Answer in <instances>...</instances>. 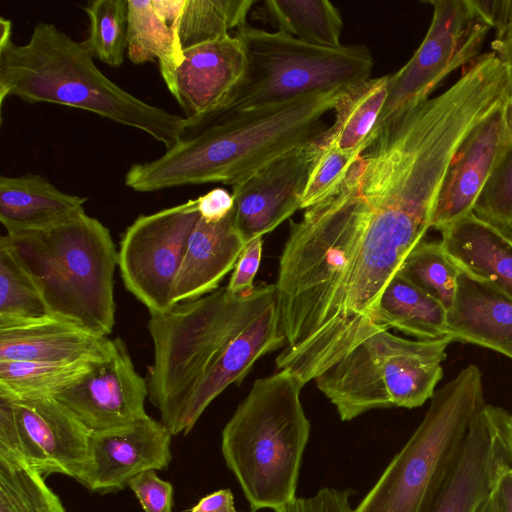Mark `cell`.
<instances>
[{
    "label": "cell",
    "instance_id": "b9f144b4",
    "mask_svg": "<svg viewBox=\"0 0 512 512\" xmlns=\"http://www.w3.org/2000/svg\"><path fill=\"white\" fill-rule=\"evenodd\" d=\"M189 512H238L229 489H220L201 498Z\"/></svg>",
    "mask_w": 512,
    "mask_h": 512
},
{
    "label": "cell",
    "instance_id": "cb8c5ba5",
    "mask_svg": "<svg viewBox=\"0 0 512 512\" xmlns=\"http://www.w3.org/2000/svg\"><path fill=\"white\" fill-rule=\"evenodd\" d=\"M441 244L460 271L491 282L512 298V238L473 212L444 227Z\"/></svg>",
    "mask_w": 512,
    "mask_h": 512
},
{
    "label": "cell",
    "instance_id": "ee69618b",
    "mask_svg": "<svg viewBox=\"0 0 512 512\" xmlns=\"http://www.w3.org/2000/svg\"><path fill=\"white\" fill-rule=\"evenodd\" d=\"M500 483V482H499ZM499 487V485H498ZM493 492L483 512H503L499 488Z\"/></svg>",
    "mask_w": 512,
    "mask_h": 512
},
{
    "label": "cell",
    "instance_id": "8d00e7d4",
    "mask_svg": "<svg viewBox=\"0 0 512 512\" xmlns=\"http://www.w3.org/2000/svg\"><path fill=\"white\" fill-rule=\"evenodd\" d=\"M138 499L144 512H172L173 486L162 480L155 470L134 477L128 486Z\"/></svg>",
    "mask_w": 512,
    "mask_h": 512
},
{
    "label": "cell",
    "instance_id": "4dcf8cb0",
    "mask_svg": "<svg viewBox=\"0 0 512 512\" xmlns=\"http://www.w3.org/2000/svg\"><path fill=\"white\" fill-rule=\"evenodd\" d=\"M254 0H185L177 23L181 51L231 34L246 24Z\"/></svg>",
    "mask_w": 512,
    "mask_h": 512
},
{
    "label": "cell",
    "instance_id": "8fae6325",
    "mask_svg": "<svg viewBox=\"0 0 512 512\" xmlns=\"http://www.w3.org/2000/svg\"><path fill=\"white\" fill-rule=\"evenodd\" d=\"M200 213L197 199L138 216L122 235L118 267L125 288L149 311L173 305L176 279Z\"/></svg>",
    "mask_w": 512,
    "mask_h": 512
},
{
    "label": "cell",
    "instance_id": "7402d4cb",
    "mask_svg": "<svg viewBox=\"0 0 512 512\" xmlns=\"http://www.w3.org/2000/svg\"><path fill=\"white\" fill-rule=\"evenodd\" d=\"M246 243L231 213L218 222L201 218L193 229L173 293L174 304L194 300L218 289Z\"/></svg>",
    "mask_w": 512,
    "mask_h": 512
},
{
    "label": "cell",
    "instance_id": "e0dca14e",
    "mask_svg": "<svg viewBox=\"0 0 512 512\" xmlns=\"http://www.w3.org/2000/svg\"><path fill=\"white\" fill-rule=\"evenodd\" d=\"M512 145V105L478 124L459 148L434 210L431 228L441 231L473 212L486 183Z\"/></svg>",
    "mask_w": 512,
    "mask_h": 512
},
{
    "label": "cell",
    "instance_id": "836d02e7",
    "mask_svg": "<svg viewBox=\"0 0 512 512\" xmlns=\"http://www.w3.org/2000/svg\"><path fill=\"white\" fill-rule=\"evenodd\" d=\"M83 10L90 21L85 41L93 57L110 67H120L127 49V0H94Z\"/></svg>",
    "mask_w": 512,
    "mask_h": 512
},
{
    "label": "cell",
    "instance_id": "ba28073f",
    "mask_svg": "<svg viewBox=\"0 0 512 512\" xmlns=\"http://www.w3.org/2000/svg\"><path fill=\"white\" fill-rule=\"evenodd\" d=\"M388 330L371 334L315 378L342 421L372 409L416 408L435 393L453 339L408 340Z\"/></svg>",
    "mask_w": 512,
    "mask_h": 512
},
{
    "label": "cell",
    "instance_id": "83f0119b",
    "mask_svg": "<svg viewBox=\"0 0 512 512\" xmlns=\"http://www.w3.org/2000/svg\"><path fill=\"white\" fill-rule=\"evenodd\" d=\"M255 15L302 41L326 47L342 44V16L330 1L266 0Z\"/></svg>",
    "mask_w": 512,
    "mask_h": 512
},
{
    "label": "cell",
    "instance_id": "1f68e13d",
    "mask_svg": "<svg viewBox=\"0 0 512 512\" xmlns=\"http://www.w3.org/2000/svg\"><path fill=\"white\" fill-rule=\"evenodd\" d=\"M51 317L44 298L13 251L0 241V326Z\"/></svg>",
    "mask_w": 512,
    "mask_h": 512
},
{
    "label": "cell",
    "instance_id": "2e32d148",
    "mask_svg": "<svg viewBox=\"0 0 512 512\" xmlns=\"http://www.w3.org/2000/svg\"><path fill=\"white\" fill-rule=\"evenodd\" d=\"M172 436L149 415L123 426L90 431L89 462L80 483L94 493H116L145 471L167 469Z\"/></svg>",
    "mask_w": 512,
    "mask_h": 512
},
{
    "label": "cell",
    "instance_id": "4fadbf2b",
    "mask_svg": "<svg viewBox=\"0 0 512 512\" xmlns=\"http://www.w3.org/2000/svg\"><path fill=\"white\" fill-rule=\"evenodd\" d=\"M512 468V412L485 404L474 417L432 512H483Z\"/></svg>",
    "mask_w": 512,
    "mask_h": 512
},
{
    "label": "cell",
    "instance_id": "f6af8a7d",
    "mask_svg": "<svg viewBox=\"0 0 512 512\" xmlns=\"http://www.w3.org/2000/svg\"><path fill=\"white\" fill-rule=\"evenodd\" d=\"M0 43L11 40L12 22L9 19L0 17Z\"/></svg>",
    "mask_w": 512,
    "mask_h": 512
},
{
    "label": "cell",
    "instance_id": "8992f818",
    "mask_svg": "<svg viewBox=\"0 0 512 512\" xmlns=\"http://www.w3.org/2000/svg\"><path fill=\"white\" fill-rule=\"evenodd\" d=\"M30 274L52 317L108 336L115 324L118 251L85 211L44 230L1 236Z\"/></svg>",
    "mask_w": 512,
    "mask_h": 512
},
{
    "label": "cell",
    "instance_id": "f35d334b",
    "mask_svg": "<svg viewBox=\"0 0 512 512\" xmlns=\"http://www.w3.org/2000/svg\"><path fill=\"white\" fill-rule=\"evenodd\" d=\"M345 490L325 487L308 497H296L274 512H352Z\"/></svg>",
    "mask_w": 512,
    "mask_h": 512
},
{
    "label": "cell",
    "instance_id": "ac0fdd59",
    "mask_svg": "<svg viewBox=\"0 0 512 512\" xmlns=\"http://www.w3.org/2000/svg\"><path fill=\"white\" fill-rule=\"evenodd\" d=\"M247 69L243 43L235 34L183 51L181 63L166 84L187 119L215 110L240 82Z\"/></svg>",
    "mask_w": 512,
    "mask_h": 512
},
{
    "label": "cell",
    "instance_id": "7bdbcfd3",
    "mask_svg": "<svg viewBox=\"0 0 512 512\" xmlns=\"http://www.w3.org/2000/svg\"><path fill=\"white\" fill-rule=\"evenodd\" d=\"M498 488L503 512H512V468L502 476Z\"/></svg>",
    "mask_w": 512,
    "mask_h": 512
},
{
    "label": "cell",
    "instance_id": "6da1fadb",
    "mask_svg": "<svg viewBox=\"0 0 512 512\" xmlns=\"http://www.w3.org/2000/svg\"><path fill=\"white\" fill-rule=\"evenodd\" d=\"M365 227V216L333 194L290 224L274 284L285 339L275 362L303 385L341 358L349 283Z\"/></svg>",
    "mask_w": 512,
    "mask_h": 512
},
{
    "label": "cell",
    "instance_id": "60d3db41",
    "mask_svg": "<svg viewBox=\"0 0 512 512\" xmlns=\"http://www.w3.org/2000/svg\"><path fill=\"white\" fill-rule=\"evenodd\" d=\"M196 199L201 218L208 222L224 219L234 208L232 193L224 188H214Z\"/></svg>",
    "mask_w": 512,
    "mask_h": 512
},
{
    "label": "cell",
    "instance_id": "ffe728a7",
    "mask_svg": "<svg viewBox=\"0 0 512 512\" xmlns=\"http://www.w3.org/2000/svg\"><path fill=\"white\" fill-rule=\"evenodd\" d=\"M447 335L512 359V298L489 281L459 272Z\"/></svg>",
    "mask_w": 512,
    "mask_h": 512
},
{
    "label": "cell",
    "instance_id": "4316f807",
    "mask_svg": "<svg viewBox=\"0 0 512 512\" xmlns=\"http://www.w3.org/2000/svg\"><path fill=\"white\" fill-rule=\"evenodd\" d=\"M127 54L134 64L155 62L167 84L183 52L177 41V23L167 21L152 0H127Z\"/></svg>",
    "mask_w": 512,
    "mask_h": 512
},
{
    "label": "cell",
    "instance_id": "7c38bea8",
    "mask_svg": "<svg viewBox=\"0 0 512 512\" xmlns=\"http://www.w3.org/2000/svg\"><path fill=\"white\" fill-rule=\"evenodd\" d=\"M89 434L90 430L52 396H0V444L44 476L62 474L80 482L89 462Z\"/></svg>",
    "mask_w": 512,
    "mask_h": 512
},
{
    "label": "cell",
    "instance_id": "5bb4252c",
    "mask_svg": "<svg viewBox=\"0 0 512 512\" xmlns=\"http://www.w3.org/2000/svg\"><path fill=\"white\" fill-rule=\"evenodd\" d=\"M147 381L136 371L126 344L112 339L107 356L54 396L90 431L123 426L148 415Z\"/></svg>",
    "mask_w": 512,
    "mask_h": 512
},
{
    "label": "cell",
    "instance_id": "9c48e42d",
    "mask_svg": "<svg viewBox=\"0 0 512 512\" xmlns=\"http://www.w3.org/2000/svg\"><path fill=\"white\" fill-rule=\"evenodd\" d=\"M234 34L244 45L247 69L226 99L208 114L275 105L371 78L374 60L364 45L320 46L247 23Z\"/></svg>",
    "mask_w": 512,
    "mask_h": 512
},
{
    "label": "cell",
    "instance_id": "277c9868",
    "mask_svg": "<svg viewBox=\"0 0 512 512\" xmlns=\"http://www.w3.org/2000/svg\"><path fill=\"white\" fill-rule=\"evenodd\" d=\"M275 300L274 284L244 294L224 286L150 315L154 357L148 367V398L172 435L180 434L191 397L229 342Z\"/></svg>",
    "mask_w": 512,
    "mask_h": 512
},
{
    "label": "cell",
    "instance_id": "603a6c76",
    "mask_svg": "<svg viewBox=\"0 0 512 512\" xmlns=\"http://www.w3.org/2000/svg\"><path fill=\"white\" fill-rule=\"evenodd\" d=\"M86 200L59 190L40 174L0 177V221L7 234L61 224L83 212Z\"/></svg>",
    "mask_w": 512,
    "mask_h": 512
},
{
    "label": "cell",
    "instance_id": "9a60e30c",
    "mask_svg": "<svg viewBox=\"0 0 512 512\" xmlns=\"http://www.w3.org/2000/svg\"><path fill=\"white\" fill-rule=\"evenodd\" d=\"M318 149V140L297 147L231 187L235 224L246 244L271 232L301 209Z\"/></svg>",
    "mask_w": 512,
    "mask_h": 512
},
{
    "label": "cell",
    "instance_id": "d6a6232c",
    "mask_svg": "<svg viewBox=\"0 0 512 512\" xmlns=\"http://www.w3.org/2000/svg\"><path fill=\"white\" fill-rule=\"evenodd\" d=\"M398 272L439 301L447 311L453 305L460 270L446 254L440 241H420L405 258Z\"/></svg>",
    "mask_w": 512,
    "mask_h": 512
},
{
    "label": "cell",
    "instance_id": "d6986e66",
    "mask_svg": "<svg viewBox=\"0 0 512 512\" xmlns=\"http://www.w3.org/2000/svg\"><path fill=\"white\" fill-rule=\"evenodd\" d=\"M284 345L275 300L229 342L203 378L186 407L179 433L188 434L216 397L231 384H240L259 358Z\"/></svg>",
    "mask_w": 512,
    "mask_h": 512
},
{
    "label": "cell",
    "instance_id": "e575fe53",
    "mask_svg": "<svg viewBox=\"0 0 512 512\" xmlns=\"http://www.w3.org/2000/svg\"><path fill=\"white\" fill-rule=\"evenodd\" d=\"M473 213L512 238V145L486 183Z\"/></svg>",
    "mask_w": 512,
    "mask_h": 512
},
{
    "label": "cell",
    "instance_id": "f546056e",
    "mask_svg": "<svg viewBox=\"0 0 512 512\" xmlns=\"http://www.w3.org/2000/svg\"><path fill=\"white\" fill-rule=\"evenodd\" d=\"M0 512H66L44 475L1 444Z\"/></svg>",
    "mask_w": 512,
    "mask_h": 512
},
{
    "label": "cell",
    "instance_id": "484cf974",
    "mask_svg": "<svg viewBox=\"0 0 512 512\" xmlns=\"http://www.w3.org/2000/svg\"><path fill=\"white\" fill-rule=\"evenodd\" d=\"M375 322L419 340H437L448 336L446 308L399 272L380 296Z\"/></svg>",
    "mask_w": 512,
    "mask_h": 512
},
{
    "label": "cell",
    "instance_id": "44dd1931",
    "mask_svg": "<svg viewBox=\"0 0 512 512\" xmlns=\"http://www.w3.org/2000/svg\"><path fill=\"white\" fill-rule=\"evenodd\" d=\"M112 339L55 317L0 326V361L68 362L105 357Z\"/></svg>",
    "mask_w": 512,
    "mask_h": 512
},
{
    "label": "cell",
    "instance_id": "d590c367",
    "mask_svg": "<svg viewBox=\"0 0 512 512\" xmlns=\"http://www.w3.org/2000/svg\"><path fill=\"white\" fill-rule=\"evenodd\" d=\"M301 200V209L322 201L344 179L352 164L366 149L350 151L319 145Z\"/></svg>",
    "mask_w": 512,
    "mask_h": 512
},
{
    "label": "cell",
    "instance_id": "d4e9b609",
    "mask_svg": "<svg viewBox=\"0 0 512 512\" xmlns=\"http://www.w3.org/2000/svg\"><path fill=\"white\" fill-rule=\"evenodd\" d=\"M388 77H371L344 89L332 110L334 123L324 131L319 145L345 151L367 149L386 102Z\"/></svg>",
    "mask_w": 512,
    "mask_h": 512
},
{
    "label": "cell",
    "instance_id": "ab89813d",
    "mask_svg": "<svg viewBox=\"0 0 512 512\" xmlns=\"http://www.w3.org/2000/svg\"><path fill=\"white\" fill-rule=\"evenodd\" d=\"M262 247V237L255 238L245 245L227 285L231 293L244 294L255 288L253 282L261 263Z\"/></svg>",
    "mask_w": 512,
    "mask_h": 512
},
{
    "label": "cell",
    "instance_id": "30bf717a",
    "mask_svg": "<svg viewBox=\"0 0 512 512\" xmlns=\"http://www.w3.org/2000/svg\"><path fill=\"white\" fill-rule=\"evenodd\" d=\"M427 3L433 7L428 31L410 60L389 74L386 102L372 133L401 111L430 98L451 72L478 58L494 29L492 0Z\"/></svg>",
    "mask_w": 512,
    "mask_h": 512
},
{
    "label": "cell",
    "instance_id": "5b68a950",
    "mask_svg": "<svg viewBox=\"0 0 512 512\" xmlns=\"http://www.w3.org/2000/svg\"><path fill=\"white\" fill-rule=\"evenodd\" d=\"M287 370L257 379L221 433V452L255 512L276 511L296 498L310 435L300 392Z\"/></svg>",
    "mask_w": 512,
    "mask_h": 512
},
{
    "label": "cell",
    "instance_id": "f1b7e54d",
    "mask_svg": "<svg viewBox=\"0 0 512 512\" xmlns=\"http://www.w3.org/2000/svg\"><path fill=\"white\" fill-rule=\"evenodd\" d=\"M100 359L68 362L0 361V396H54L82 378Z\"/></svg>",
    "mask_w": 512,
    "mask_h": 512
},
{
    "label": "cell",
    "instance_id": "52a82bcc",
    "mask_svg": "<svg viewBox=\"0 0 512 512\" xmlns=\"http://www.w3.org/2000/svg\"><path fill=\"white\" fill-rule=\"evenodd\" d=\"M485 404L481 371L470 364L435 391L421 423L352 512H432Z\"/></svg>",
    "mask_w": 512,
    "mask_h": 512
},
{
    "label": "cell",
    "instance_id": "3957f363",
    "mask_svg": "<svg viewBox=\"0 0 512 512\" xmlns=\"http://www.w3.org/2000/svg\"><path fill=\"white\" fill-rule=\"evenodd\" d=\"M15 96L86 110L147 133L166 149L181 138L185 117L148 104L106 77L85 40L37 22L24 45L0 43V104Z\"/></svg>",
    "mask_w": 512,
    "mask_h": 512
},
{
    "label": "cell",
    "instance_id": "7a4b0ae2",
    "mask_svg": "<svg viewBox=\"0 0 512 512\" xmlns=\"http://www.w3.org/2000/svg\"><path fill=\"white\" fill-rule=\"evenodd\" d=\"M346 89V88H345ZM344 89L187 119L181 138L157 159L133 164L125 185L138 192L220 182L234 186L275 158L319 140Z\"/></svg>",
    "mask_w": 512,
    "mask_h": 512
},
{
    "label": "cell",
    "instance_id": "74e56055",
    "mask_svg": "<svg viewBox=\"0 0 512 512\" xmlns=\"http://www.w3.org/2000/svg\"><path fill=\"white\" fill-rule=\"evenodd\" d=\"M492 10L495 38L491 47L508 68L507 98L512 105V0H492Z\"/></svg>",
    "mask_w": 512,
    "mask_h": 512
}]
</instances>
